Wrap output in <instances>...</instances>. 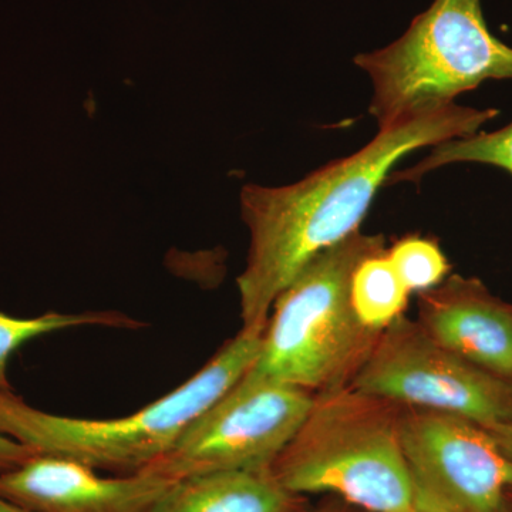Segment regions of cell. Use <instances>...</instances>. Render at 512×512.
<instances>
[{
    "label": "cell",
    "mask_w": 512,
    "mask_h": 512,
    "mask_svg": "<svg viewBox=\"0 0 512 512\" xmlns=\"http://www.w3.org/2000/svg\"><path fill=\"white\" fill-rule=\"evenodd\" d=\"M500 114L451 103L379 128L352 156L323 165L284 187L248 184L241 215L249 232L238 276L241 329L264 332L279 293L303 266L359 231L377 191L400 160L423 147L471 136Z\"/></svg>",
    "instance_id": "obj_1"
},
{
    "label": "cell",
    "mask_w": 512,
    "mask_h": 512,
    "mask_svg": "<svg viewBox=\"0 0 512 512\" xmlns=\"http://www.w3.org/2000/svg\"><path fill=\"white\" fill-rule=\"evenodd\" d=\"M262 335L239 329L187 382L116 419L43 412L12 389H0V431L39 456L67 458L103 473H138L167 454L192 421L247 375Z\"/></svg>",
    "instance_id": "obj_2"
},
{
    "label": "cell",
    "mask_w": 512,
    "mask_h": 512,
    "mask_svg": "<svg viewBox=\"0 0 512 512\" xmlns=\"http://www.w3.org/2000/svg\"><path fill=\"white\" fill-rule=\"evenodd\" d=\"M386 249L359 229L313 256L276 298L249 375L313 394L352 386L382 335L357 318L353 274Z\"/></svg>",
    "instance_id": "obj_3"
},
{
    "label": "cell",
    "mask_w": 512,
    "mask_h": 512,
    "mask_svg": "<svg viewBox=\"0 0 512 512\" xmlns=\"http://www.w3.org/2000/svg\"><path fill=\"white\" fill-rule=\"evenodd\" d=\"M404 409L355 387L315 394L272 473L299 497L328 493L367 512H416L400 440Z\"/></svg>",
    "instance_id": "obj_4"
},
{
    "label": "cell",
    "mask_w": 512,
    "mask_h": 512,
    "mask_svg": "<svg viewBox=\"0 0 512 512\" xmlns=\"http://www.w3.org/2000/svg\"><path fill=\"white\" fill-rule=\"evenodd\" d=\"M353 62L372 84L379 128L456 103L488 80H512V47L488 28L483 0H434L396 42Z\"/></svg>",
    "instance_id": "obj_5"
},
{
    "label": "cell",
    "mask_w": 512,
    "mask_h": 512,
    "mask_svg": "<svg viewBox=\"0 0 512 512\" xmlns=\"http://www.w3.org/2000/svg\"><path fill=\"white\" fill-rule=\"evenodd\" d=\"M313 397L308 390L247 373L146 470L178 481L272 468L311 409Z\"/></svg>",
    "instance_id": "obj_6"
},
{
    "label": "cell",
    "mask_w": 512,
    "mask_h": 512,
    "mask_svg": "<svg viewBox=\"0 0 512 512\" xmlns=\"http://www.w3.org/2000/svg\"><path fill=\"white\" fill-rule=\"evenodd\" d=\"M350 387L483 427L512 426V380L436 345L416 320L404 315L383 330Z\"/></svg>",
    "instance_id": "obj_7"
},
{
    "label": "cell",
    "mask_w": 512,
    "mask_h": 512,
    "mask_svg": "<svg viewBox=\"0 0 512 512\" xmlns=\"http://www.w3.org/2000/svg\"><path fill=\"white\" fill-rule=\"evenodd\" d=\"M400 440L419 512H503L512 460L480 424L407 407Z\"/></svg>",
    "instance_id": "obj_8"
},
{
    "label": "cell",
    "mask_w": 512,
    "mask_h": 512,
    "mask_svg": "<svg viewBox=\"0 0 512 512\" xmlns=\"http://www.w3.org/2000/svg\"><path fill=\"white\" fill-rule=\"evenodd\" d=\"M173 481L153 471L111 474L35 454L0 474V497L29 512H153Z\"/></svg>",
    "instance_id": "obj_9"
},
{
    "label": "cell",
    "mask_w": 512,
    "mask_h": 512,
    "mask_svg": "<svg viewBox=\"0 0 512 512\" xmlns=\"http://www.w3.org/2000/svg\"><path fill=\"white\" fill-rule=\"evenodd\" d=\"M436 345L487 372L512 380V303L481 279L448 275L419 293L417 318Z\"/></svg>",
    "instance_id": "obj_10"
},
{
    "label": "cell",
    "mask_w": 512,
    "mask_h": 512,
    "mask_svg": "<svg viewBox=\"0 0 512 512\" xmlns=\"http://www.w3.org/2000/svg\"><path fill=\"white\" fill-rule=\"evenodd\" d=\"M299 498L272 468L224 471L173 481L153 512H298Z\"/></svg>",
    "instance_id": "obj_11"
},
{
    "label": "cell",
    "mask_w": 512,
    "mask_h": 512,
    "mask_svg": "<svg viewBox=\"0 0 512 512\" xmlns=\"http://www.w3.org/2000/svg\"><path fill=\"white\" fill-rule=\"evenodd\" d=\"M410 295L386 252L365 259L353 274V308L360 322L376 332L402 318Z\"/></svg>",
    "instance_id": "obj_12"
},
{
    "label": "cell",
    "mask_w": 512,
    "mask_h": 512,
    "mask_svg": "<svg viewBox=\"0 0 512 512\" xmlns=\"http://www.w3.org/2000/svg\"><path fill=\"white\" fill-rule=\"evenodd\" d=\"M143 328L144 323L114 311H92L82 313L46 312L35 318H16L0 312V389L10 390L8 369L16 350L30 340L50 333L77 328Z\"/></svg>",
    "instance_id": "obj_13"
},
{
    "label": "cell",
    "mask_w": 512,
    "mask_h": 512,
    "mask_svg": "<svg viewBox=\"0 0 512 512\" xmlns=\"http://www.w3.org/2000/svg\"><path fill=\"white\" fill-rule=\"evenodd\" d=\"M451 164L491 165L512 175V121L498 130H480L471 136L437 144L419 163L404 170H394L387 181L390 184H416L427 174Z\"/></svg>",
    "instance_id": "obj_14"
},
{
    "label": "cell",
    "mask_w": 512,
    "mask_h": 512,
    "mask_svg": "<svg viewBox=\"0 0 512 512\" xmlns=\"http://www.w3.org/2000/svg\"><path fill=\"white\" fill-rule=\"evenodd\" d=\"M386 255L412 293L430 291L450 275V262L433 238L407 235L394 241Z\"/></svg>",
    "instance_id": "obj_15"
},
{
    "label": "cell",
    "mask_w": 512,
    "mask_h": 512,
    "mask_svg": "<svg viewBox=\"0 0 512 512\" xmlns=\"http://www.w3.org/2000/svg\"><path fill=\"white\" fill-rule=\"evenodd\" d=\"M32 456H35L32 450L0 431V474L20 466Z\"/></svg>",
    "instance_id": "obj_16"
},
{
    "label": "cell",
    "mask_w": 512,
    "mask_h": 512,
    "mask_svg": "<svg viewBox=\"0 0 512 512\" xmlns=\"http://www.w3.org/2000/svg\"><path fill=\"white\" fill-rule=\"evenodd\" d=\"M484 429L494 437L501 450L512 460V426L497 424V426H488L484 427Z\"/></svg>",
    "instance_id": "obj_17"
},
{
    "label": "cell",
    "mask_w": 512,
    "mask_h": 512,
    "mask_svg": "<svg viewBox=\"0 0 512 512\" xmlns=\"http://www.w3.org/2000/svg\"><path fill=\"white\" fill-rule=\"evenodd\" d=\"M0 512H29L18 507V505L10 503L6 498L0 497Z\"/></svg>",
    "instance_id": "obj_18"
},
{
    "label": "cell",
    "mask_w": 512,
    "mask_h": 512,
    "mask_svg": "<svg viewBox=\"0 0 512 512\" xmlns=\"http://www.w3.org/2000/svg\"><path fill=\"white\" fill-rule=\"evenodd\" d=\"M503 512H512V490L508 491L507 498H505Z\"/></svg>",
    "instance_id": "obj_19"
},
{
    "label": "cell",
    "mask_w": 512,
    "mask_h": 512,
    "mask_svg": "<svg viewBox=\"0 0 512 512\" xmlns=\"http://www.w3.org/2000/svg\"><path fill=\"white\" fill-rule=\"evenodd\" d=\"M416 512H419V511H416Z\"/></svg>",
    "instance_id": "obj_20"
}]
</instances>
